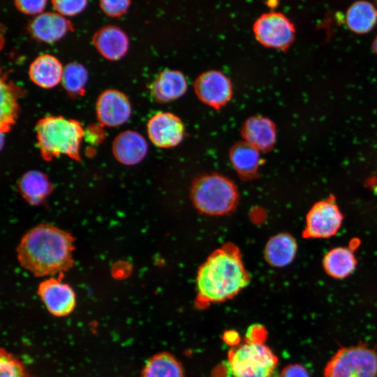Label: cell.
Returning a JSON list of instances; mask_svg holds the SVG:
<instances>
[{
	"mask_svg": "<svg viewBox=\"0 0 377 377\" xmlns=\"http://www.w3.org/2000/svg\"><path fill=\"white\" fill-rule=\"evenodd\" d=\"M73 29L72 22L57 12H43L28 24L31 36L36 40L46 43L59 40Z\"/></svg>",
	"mask_w": 377,
	"mask_h": 377,
	"instance_id": "cell-13",
	"label": "cell"
},
{
	"mask_svg": "<svg viewBox=\"0 0 377 377\" xmlns=\"http://www.w3.org/2000/svg\"><path fill=\"white\" fill-rule=\"evenodd\" d=\"M326 273L335 279L348 276L355 270L357 261L353 251L346 247H337L329 251L323 258Z\"/></svg>",
	"mask_w": 377,
	"mask_h": 377,
	"instance_id": "cell-22",
	"label": "cell"
},
{
	"mask_svg": "<svg viewBox=\"0 0 377 377\" xmlns=\"http://www.w3.org/2000/svg\"><path fill=\"white\" fill-rule=\"evenodd\" d=\"M73 238L50 224H40L22 238L17 253L24 268L35 276H52L69 269L73 264Z\"/></svg>",
	"mask_w": 377,
	"mask_h": 377,
	"instance_id": "cell-2",
	"label": "cell"
},
{
	"mask_svg": "<svg viewBox=\"0 0 377 377\" xmlns=\"http://www.w3.org/2000/svg\"><path fill=\"white\" fill-rule=\"evenodd\" d=\"M260 151L245 141L235 143L229 150L230 163L243 180L257 177L262 163Z\"/></svg>",
	"mask_w": 377,
	"mask_h": 377,
	"instance_id": "cell-18",
	"label": "cell"
},
{
	"mask_svg": "<svg viewBox=\"0 0 377 377\" xmlns=\"http://www.w3.org/2000/svg\"><path fill=\"white\" fill-rule=\"evenodd\" d=\"M41 155L50 160L59 155L80 159V148L84 130L76 120L50 116L38 121L36 126Z\"/></svg>",
	"mask_w": 377,
	"mask_h": 377,
	"instance_id": "cell-3",
	"label": "cell"
},
{
	"mask_svg": "<svg viewBox=\"0 0 377 377\" xmlns=\"http://www.w3.org/2000/svg\"><path fill=\"white\" fill-rule=\"evenodd\" d=\"M64 68L55 57L45 54L36 57L31 64L29 75L37 86L50 89L61 81Z\"/></svg>",
	"mask_w": 377,
	"mask_h": 377,
	"instance_id": "cell-19",
	"label": "cell"
},
{
	"mask_svg": "<svg viewBox=\"0 0 377 377\" xmlns=\"http://www.w3.org/2000/svg\"><path fill=\"white\" fill-rule=\"evenodd\" d=\"M233 377H271L278 357L263 342L246 340L228 352Z\"/></svg>",
	"mask_w": 377,
	"mask_h": 377,
	"instance_id": "cell-6",
	"label": "cell"
},
{
	"mask_svg": "<svg viewBox=\"0 0 377 377\" xmlns=\"http://www.w3.org/2000/svg\"><path fill=\"white\" fill-rule=\"evenodd\" d=\"M249 283L239 249L227 243L215 250L198 269L195 306L202 309L230 300Z\"/></svg>",
	"mask_w": 377,
	"mask_h": 377,
	"instance_id": "cell-1",
	"label": "cell"
},
{
	"mask_svg": "<svg viewBox=\"0 0 377 377\" xmlns=\"http://www.w3.org/2000/svg\"><path fill=\"white\" fill-rule=\"evenodd\" d=\"M148 145L145 138L134 131H126L119 134L112 144L115 158L122 164L132 165L139 163L147 154Z\"/></svg>",
	"mask_w": 377,
	"mask_h": 377,
	"instance_id": "cell-17",
	"label": "cell"
},
{
	"mask_svg": "<svg viewBox=\"0 0 377 377\" xmlns=\"http://www.w3.org/2000/svg\"><path fill=\"white\" fill-rule=\"evenodd\" d=\"M297 242L288 233L278 234L269 239L265 249L267 263L274 267H284L294 259L297 252Z\"/></svg>",
	"mask_w": 377,
	"mask_h": 377,
	"instance_id": "cell-20",
	"label": "cell"
},
{
	"mask_svg": "<svg viewBox=\"0 0 377 377\" xmlns=\"http://www.w3.org/2000/svg\"><path fill=\"white\" fill-rule=\"evenodd\" d=\"M348 28L356 34H366L377 23V9L367 1H357L348 8L346 13Z\"/></svg>",
	"mask_w": 377,
	"mask_h": 377,
	"instance_id": "cell-21",
	"label": "cell"
},
{
	"mask_svg": "<svg viewBox=\"0 0 377 377\" xmlns=\"http://www.w3.org/2000/svg\"><path fill=\"white\" fill-rule=\"evenodd\" d=\"M19 188L27 202L32 205H38L50 194L52 186L44 173L38 170H31L21 177Z\"/></svg>",
	"mask_w": 377,
	"mask_h": 377,
	"instance_id": "cell-23",
	"label": "cell"
},
{
	"mask_svg": "<svg viewBox=\"0 0 377 377\" xmlns=\"http://www.w3.org/2000/svg\"><path fill=\"white\" fill-rule=\"evenodd\" d=\"M55 10L64 16H75L86 8L88 0H51Z\"/></svg>",
	"mask_w": 377,
	"mask_h": 377,
	"instance_id": "cell-28",
	"label": "cell"
},
{
	"mask_svg": "<svg viewBox=\"0 0 377 377\" xmlns=\"http://www.w3.org/2000/svg\"><path fill=\"white\" fill-rule=\"evenodd\" d=\"M343 215L334 198L319 201L309 211L304 236L306 238H328L341 226Z\"/></svg>",
	"mask_w": 377,
	"mask_h": 377,
	"instance_id": "cell-8",
	"label": "cell"
},
{
	"mask_svg": "<svg viewBox=\"0 0 377 377\" xmlns=\"http://www.w3.org/2000/svg\"><path fill=\"white\" fill-rule=\"evenodd\" d=\"M149 140L160 148H171L184 139L185 126L182 120L169 112H160L153 115L147 124Z\"/></svg>",
	"mask_w": 377,
	"mask_h": 377,
	"instance_id": "cell-10",
	"label": "cell"
},
{
	"mask_svg": "<svg viewBox=\"0 0 377 377\" xmlns=\"http://www.w3.org/2000/svg\"><path fill=\"white\" fill-rule=\"evenodd\" d=\"M224 341L228 344H237L239 341L238 334L235 331L226 332L223 336Z\"/></svg>",
	"mask_w": 377,
	"mask_h": 377,
	"instance_id": "cell-33",
	"label": "cell"
},
{
	"mask_svg": "<svg viewBox=\"0 0 377 377\" xmlns=\"http://www.w3.org/2000/svg\"><path fill=\"white\" fill-rule=\"evenodd\" d=\"M16 8L22 13L37 15L42 13L47 0H14Z\"/></svg>",
	"mask_w": 377,
	"mask_h": 377,
	"instance_id": "cell-30",
	"label": "cell"
},
{
	"mask_svg": "<svg viewBox=\"0 0 377 377\" xmlns=\"http://www.w3.org/2000/svg\"><path fill=\"white\" fill-rule=\"evenodd\" d=\"M376 1H377V0H376Z\"/></svg>",
	"mask_w": 377,
	"mask_h": 377,
	"instance_id": "cell-35",
	"label": "cell"
},
{
	"mask_svg": "<svg viewBox=\"0 0 377 377\" xmlns=\"http://www.w3.org/2000/svg\"><path fill=\"white\" fill-rule=\"evenodd\" d=\"M187 88L186 77L181 71L165 69L151 84L150 91L157 102L167 103L182 97Z\"/></svg>",
	"mask_w": 377,
	"mask_h": 377,
	"instance_id": "cell-16",
	"label": "cell"
},
{
	"mask_svg": "<svg viewBox=\"0 0 377 377\" xmlns=\"http://www.w3.org/2000/svg\"><path fill=\"white\" fill-rule=\"evenodd\" d=\"M266 331L261 325H255L250 327L246 333L247 340L251 341L263 342L265 339Z\"/></svg>",
	"mask_w": 377,
	"mask_h": 377,
	"instance_id": "cell-32",
	"label": "cell"
},
{
	"mask_svg": "<svg viewBox=\"0 0 377 377\" xmlns=\"http://www.w3.org/2000/svg\"><path fill=\"white\" fill-rule=\"evenodd\" d=\"M131 0H99L103 12L112 17H119L126 14Z\"/></svg>",
	"mask_w": 377,
	"mask_h": 377,
	"instance_id": "cell-29",
	"label": "cell"
},
{
	"mask_svg": "<svg viewBox=\"0 0 377 377\" xmlns=\"http://www.w3.org/2000/svg\"><path fill=\"white\" fill-rule=\"evenodd\" d=\"M191 196L195 207L209 215H223L236 207L239 193L235 184L221 174L202 175L193 182Z\"/></svg>",
	"mask_w": 377,
	"mask_h": 377,
	"instance_id": "cell-4",
	"label": "cell"
},
{
	"mask_svg": "<svg viewBox=\"0 0 377 377\" xmlns=\"http://www.w3.org/2000/svg\"><path fill=\"white\" fill-rule=\"evenodd\" d=\"M0 377H31L23 363L3 348L0 351Z\"/></svg>",
	"mask_w": 377,
	"mask_h": 377,
	"instance_id": "cell-27",
	"label": "cell"
},
{
	"mask_svg": "<svg viewBox=\"0 0 377 377\" xmlns=\"http://www.w3.org/2000/svg\"><path fill=\"white\" fill-rule=\"evenodd\" d=\"M253 31L263 46L286 52L295 40V28L283 13L269 12L261 15L254 22Z\"/></svg>",
	"mask_w": 377,
	"mask_h": 377,
	"instance_id": "cell-7",
	"label": "cell"
},
{
	"mask_svg": "<svg viewBox=\"0 0 377 377\" xmlns=\"http://www.w3.org/2000/svg\"><path fill=\"white\" fill-rule=\"evenodd\" d=\"M241 135L243 140L260 151H271L276 140V126L268 117L253 115L242 124Z\"/></svg>",
	"mask_w": 377,
	"mask_h": 377,
	"instance_id": "cell-14",
	"label": "cell"
},
{
	"mask_svg": "<svg viewBox=\"0 0 377 377\" xmlns=\"http://www.w3.org/2000/svg\"><path fill=\"white\" fill-rule=\"evenodd\" d=\"M92 42L98 52L105 59L117 61L128 51L129 40L119 27L108 25L101 28L94 35Z\"/></svg>",
	"mask_w": 377,
	"mask_h": 377,
	"instance_id": "cell-15",
	"label": "cell"
},
{
	"mask_svg": "<svg viewBox=\"0 0 377 377\" xmlns=\"http://www.w3.org/2000/svg\"><path fill=\"white\" fill-rule=\"evenodd\" d=\"M372 48L374 51V52L377 55V36H376V38H374V41H373V43H372Z\"/></svg>",
	"mask_w": 377,
	"mask_h": 377,
	"instance_id": "cell-34",
	"label": "cell"
},
{
	"mask_svg": "<svg viewBox=\"0 0 377 377\" xmlns=\"http://www.w3.org/2000/svg\"><path fill=\"white\" fill-rule=\"evenodd\" d=\"M88 80L85 68L78 63H70L64 67L61 82L64 89L72 95L82 94Z\"/></svg>",
	"mask_w": 377,
	"mask_h": 377,
	"instance_id": "cell-26",
	"label": "cell"
},
{
	"mask_svg": "<svg viewBox=\"0 0 377 377\" xmlns=\"http://www.w3.org/2000/svg\"><path fill=\"white\" fill-rule=\"evenodd\" d=\"M17 94L13 87L3 80L1 81V127L6 131L14 123L17 114Z\"/></svg>",
	"mask_w": 377,
	"mask_h": 377,
	"instance_id": "cell-25",
	"label": "cell"
},
{
	"mask_svg": "<svg viewBox=\"0 0 377 377\" xmlns=\"http://www.w3.org/2000/svg\"><path fill=\"white\" fill-rule=\"evenodd\" d=\"M141 377H184L182 364L171 353L161 352L145 363Z\"/></svg>",
	"mask_w": 377,
	"mask_h": 377,
	"instance_id": "cell-24",
	"label": "cell"
},
{
	"mask_svg": "<svg viewBox=\"0 0 377 377\" xmlns=\"http://www.w3.org/2000/svg\"><path fill=\"white\" fill-rule=\"evenodd\" d=\"M279 377H310L307 370L298 364L288 365L282 370Z\"/></svg>",
	"mask_w": 377,
	"mask_h": 377,
	"instance_id": "cell-31",
	"label": "cell"
},
{
	"mask_svg": "<svg viewBox=\"0 0 377 377\" xmlns=\"http://www.w3.org/2000/svg\"><path fill=\"white\" fill-rule=\"evenodd\" d=\"M324 377H377V348L364 343L341 348L326 364Z\"/></svg>",
	"mask_w": 377,
	"mask_h": 377,
	"instance_id": "cell-5",
	"label": "cell"
},
{
	"mask_svg": "<svg viewBox=\"0 0 377 377\" xmlns=\"http://www.w3.org/2000/svg\"><path fill=\"white\" fill-rule=\"evenodd\" d=\"M96 114L100 123L114 127L124 124L131 114V106L126 96L116 89H107L96 102Z\"/></svg>",
	"mask_w": 377,
	"mask_h": 377,
	"instance_id": "cell-12",
	"label": "cell"
},
{
	"mask_svg": "<svg viewBox=\"0 0 377 377\" xmlns=\"http://www.w3.org/2000/svg\"><path fill=\"white\" fill-rule=\"evenodd\" d=\"M194 92L204 104L216 110L227 105L233 95L230 78L217 70H209L199 75L193 82Z\"/></svg>",
	"mask_w": 377,
	"mask_h": 377,
	"instance_id": "cell-9",
	"label": "cell"
},
{
	"mask_svg": "<svg viewBox=\"0 0 377 377\" xmlns=\"http://www.w3.org/2000/svg\"><path fill=\"white\" fill-rule=\"evenodd\" d=\"M38 293L47 311L54 316H66L75 306L73 290L57 279L50 278L40 283Z\"/></svg>",
	"mask_w": 377,
	"mask_h": 377,
	"instance_id": "cell-11",
	"label": "cell"
}]
</instances>
